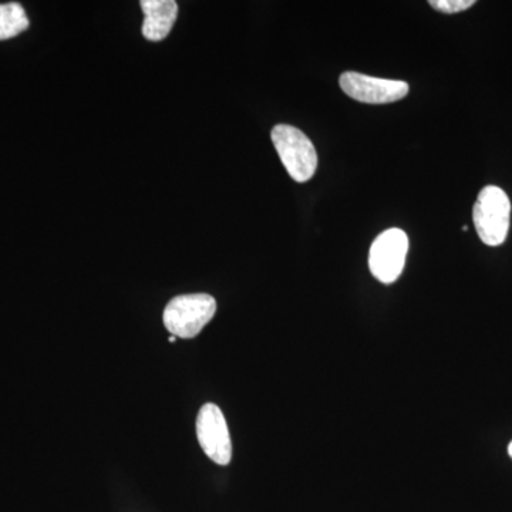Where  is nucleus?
Listing matches in <instances>:
<instances>
[{
	"label": "nucleus",
	"mask_w": 512,
	"mask_h": 512,
	"mask_svg": "<svg viewBox=\"0 0 512 512\" xmlns=\"http://www.w3.org/2000/svg\"><path fill=\"white\" fill-rule=\"evenodd\" d=\"M29 28V18L20 3L0 5V40H9Z\"/></svg>",
	"instance_id": "obj_8"
},
{
	"label": "nucleus",
	"mask_w": 512,
	"mask_h": 512,
	"mask_svg": "<svg viewBox=\"0 0 512 512\" xmlns=\"http://www.w3.org/2000/svg\"><path fill=\"white\" fill-rule=\"evenodd\" d=\"M217 312V301L208 293L181 295L168 302L164 325L175 338L192 339L211 322Z\"/></svg>",
	"instance_id": "obj_1"
},
{
	"label": "nucleus",
	"mask_w": 512,
	"mask_h": 512,
	"mask_svg": "<svg viewBox=\"0 0 512 512\" xmlns=\"http://www.w3.org/2000/svg\"><path fill=\"white\" fill-rule=\"evenodd\" d=\"M272 143L282 164L296 183L311 180L318 168V153L312 141L298 128L278 124L271 133Z\"/></svg>",
	"instance_id": "obj_3"
},
{
	"label": "nucleus",
	"mask_w": 512,
	"mask_h": 512,
	"mask_svg": "<svg viewBox=\"0 0 512 512\" xmlns=\"http://www.w3.org/2000/svg\"><path fill=\"white\" fill-rule=\"evenodd\" d=\"M409 252V238L399 228L387 229L375 239L369 252V268L382 284H393L402 275Z\"/></svg>",
	"instance_id": "obj_4"
},
{
	"label": "nucleus",
	"mask_w": 512,
	"mask_h": 512,
	"mask_svg": "<svg viewBox=\"0 0 512 512\" xmlns=\"http://www.w3.org/2000/svg\"><path fill=\"white\" fill-rule=\"evenodd\" d=\"M168 340H170V342H171V343H174V342H175V340H177V338H175V336H171V338H170V339H168Z\"/></svg>",
	"instance_id": "obj_11"
},
{
	"label": "nucleus",
	"mask_w": 512,
	"mask_h": 512,
	"mask_svg": "<svg viewBox=\"0 0 512 512\" xmlns=\"http://www.w3.org/2000/svg\"><path fill=\"white\" fill-rule=\"evenodd\" d=\"M198 443L214 463L228 466L232 458V443L227 420L217 404H204L197 417Z\"/></svg>",
	"instance_id": "obj_5"
},
{
	"label": "nucleus",
	"mask_w": 512,
	"mask_h": 512,
	"mask_svg": "<svg viewBox=\"0 0 512 512\" xmlns=\"http://www.w3.org/2000/svg\"><path fill=\"white\" fill-rule=\"evenodd\" d=\"M511 202L495 185L483 188L474 204L473 220L478 237L488 247L503 245L510 229Z\"/></svg>",
	"instance_id": "obj_2"
},
{
	"label": "nucleus",
	"mask_w": 512,
	"mask_h": 512,
	"mask_svg": "<svg viewBox=\"0 0 512 512\" xmlns=\"http://www.w3.org/2000/svg\"><path fill=\"white\" fill-rule=\"evenodd\" d=\"M508 454H510V457L512 458V441L510 443V446H508Z\"/></svg>",
	"instance_id": "obj_10"
},
{
	"label": "nucleus",
	"mask_w": 512,
	"mask_h": 512,
	"mask_svg": "<svg viewBox=\"0 0 512 512\" xmlns=\"http://www.w3.org/2000/svg\"><path fill=\"white\" fill-rule=\"evenodd\" d=\"M143 36L150 42H160L170 35L178 15V5L174 0H143Z\"/></svg>",
	"instance_id": "obj_7"
},
{
	"label": "nucleus",
	"mask_w": 512,
	"mask_h": 512,
	"mask_svg": "<svg viewBox=\"0 0 512 512\" xmlns=\"http://www.w3.org/2000/svg\"><path fill=\"white\" fill-rule=\"evenodd\" d=\"M340 89L350 99L366 104H387L404 99L410 87L400 80L379 79L366 74L346 72L340 76Z\"/></svg>",
	"instance_id": "obj_6"
},
{
	"label": "nucleus",
	"mask_w": 512,
	"mask_h": 512,
	"mask_svg": "<svg viewBox=\"0 0 512 512\" xmlns=\"http://www.w3.org/2000/svg\"><path fill=\"white\" fill-rule=\"evenodd\" d=\"M474 5H476L474 0H431L430 2L431 8L439 10L441 13H447V15L464 12Z\"/></svg>",
	"instance_id": "obj_9"
}]
</instances>
